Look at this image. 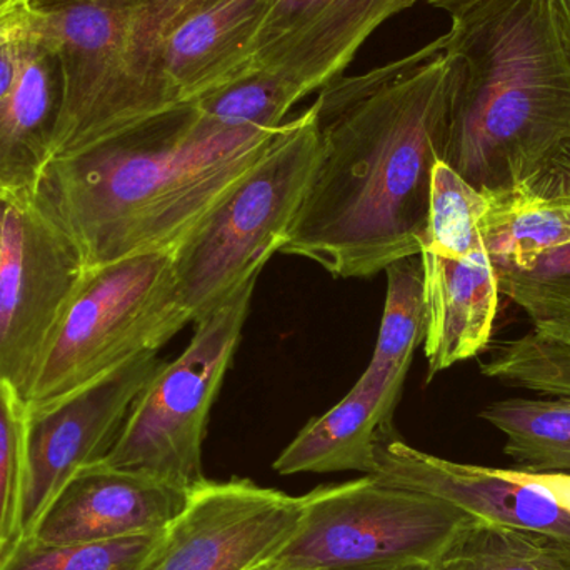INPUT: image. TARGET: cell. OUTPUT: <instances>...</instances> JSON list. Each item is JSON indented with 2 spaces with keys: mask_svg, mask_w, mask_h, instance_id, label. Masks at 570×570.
Here are the masks:
<instances>
[{
  "mask_svg": "<svg viewBox=\"0 0 570 570\" xmlns=\"http://www.w3.org/2000/svg\"><path fill=\"white\" fill-rule=\"evenodd\" d=\"M459 62L444 37L315 99L321 157L279 253L338 279L421 254L432 169L444 156Z\"/></svg>",
  "mask_w": 570,
  "mask_h": 570,
  "instance_id": "cell-1",
  "label": "cell"
},
{
  "mask_svg": "<svg viewBox=\"0 0 570 570\" xmlns=\"http://www.w3.org/2000/svg\"><path fill=\"white\" fill-rule=\"evenodd\" d=\"M279 129L224 126L177 104L70 156L53 157L30 203L86 269L176 250L246 176Z\"/></svg>",
  "mask_w": 570,
  "mask_h": 570,
  "instance_id": "cell-2",
  "label": "cell"
},
{
  "mask_svg": "<svg viewBox=\"0 0 570 570\" xmlns=\"http://www.w3.org/2000/svg\"><path fill=\"white\" fill-rule=\"evenodd\" d=\"M458 59L442 160L482 193L528 183L570 136V49L554 0H481L451 13Z\"/></svg>",
  "mask_w": 570,
  "mask_h": 570,
  "instance_id": "cell-3",
  "label": "cell"
},
{
  "mask_svg": "<svg viewBox=\"0 0 570 570\" xmlns=\"http://www.w3.org/2000/svg\"><path fill=\"white\" fill-rule=\"evenodd\" d=\"M173 250L86 269L67 302L22 399L47 407L147 352L189 324Z\"/></svg>",
  "mask_w": 570,
  "mask_h": 570,
  "instance_id": "cell-4",
  "label": "cell"
},
{
  "mask_svg": "<svg viewBox=\"0 0 570 570\" xmlns=\"http://www.w3.org/2000/svg\"><path fill=\"white\" fill-rule=\"evenodd\" d=\"M321 157L312 104L285 120L246 176L174 250L190 321H199L279 253Z\"/></svg>",
  "mask_w": 570,
  "mask_h": 570,
  "instance_id": "cell-5",
  "label": "cell"
},
{
  "mask_svg": "<svg viewBox=\"0 0 570 570\" xmlns=\"http://www.w3.org/2000/svg\"><path fill=\"white\" fill-rule=\"evenodd\" d=\"M259 276L253 274L194 322L193 341L176 361L157 368L99 464L149 475L189 494L206 484L203 445L210 409L239 345Z\"/></svg>",
  "mask_w": 570,
  "mask_h": 570,
  "instance_id": "cell-6",
  "label": "cell"
},
{
  "mask_svg": "<svg viewBox=\"0 0 570 570\" xmlns=\"http://www.w3.org/2000/svg\"><path fill=\"white\" fill-rule=\"evenodd\" d=\"M471 521L449 502L365 475L304 495L297 528L266 562L287 570L438 564Z\"/></svg>",
  "mask_w": 570,
  "mask_h": 570,
  "instance_id": "cell-7",
  "label": "cell"
},
{
  "mask_svg": "<svg viewBox=\"0 0 570 570\" xmlns=\"http://www.w3.org/2000/svg\"><path fill=\"white\" fill-rule=\"evenodd\" d=\"M86 267L30 200H10L0 254V382L22 402Z\"/></svg>",
  "mask_w": 570,
  "mask_h": 570,
  "instance_id": "cell-8",
  "label": "cell"
},
{
  "mask_svg": "<svg viewBox=\"0 0 570 570\" xmlns=\"http://www.w3.org/2000/svg\"><path fill=\"white\" fill-rule=\"evenodd\" d=\"M163 364L157 352H147L47 407L23 411L26 494L20 539L36 532L73 475L107 458L134 402Z\"/></svg>",
  "mask_w": 570,
  "mask_h": 570,
  "instance_id": "cell-9",
  "label": "cell"
},
{
  "mask_svg": "<svg viewBox=\"0 0 570 570\" xmlns=\"http://www.w3.org/2000/svg\"><path fill=\"white\" fill-rule=\"evenodd\" d=\"M304 498L247 479L207 481L160 532L139 570H247L297 528Z\"/></svg>",
  "mask_w": 570,
  "mask_h": 570,
  "instance_id": "cell-10",
  "label": "cell"
},
{
  "mask_svg": "<svg viewBox=\"0 0 570 570\" xmlns=\"http://www.w3.org/2000/svg\"><path fill=\"white\" fill-rule=\"evenodd\" d=\"M371 475L449 502L475 521L541 532L570 546V511L546 474L445 461L411 448L391 432L379 444Z\"/></svg>",
  "mask_w": 570,
  "mask_h": 570,
  "instance_id": "cell-11",
  "label": "cell"
},
{
  "mask_svg": "<svg viewBox=\"0 0 570 570\" xmlns=\"http://www.w3.org/2000/svg\"><path fill=\"white\" fill-rule=\"evenodd\" d=\"M419 0H277L254 49V72L274 73L302 97L338 79L365 40Z\"/></svg>",
  "mask_w": 570,
  "mask_h": 570,
  "instance_id": "cell-12",
  "label": "cell"
},
{
  "mask_svg": "<svg viewBox=\"0 0 570 570\" xmlns=\"http://www.w3.org/2000/svg\"><path fill=\"white\" fill-rule=\"evenodd\" d=\"M190 494L137 472L90 465L63 488L30 538L42 544H90L163 532Z\"/></svg>",
  "mask_w": 570,
  "mask_h": 570,
  "instance_id": "cell-13",
  "label": "cell"
},
{
  "mask_svg": "<svg viewBox=\"0 0 570 570\" xmlns=\"http://www.w3.org/2000/svg\"><path fill=\"white\" fill-rule=\"evenodd\" d=\"M277 0H214L184 20L164 52L176 104L196 102L254 72L257 37Z\"/></svg>",
  "mask_w": 570,
  "mask_h": 570,
  "instance_id": "cell-14",
  "label": "cell"
},
{
  "mask_svg": "<svg viewBox=\"0 0 570 570\" xmlns=\"http://www.w3.org/2000/svg\"><path fill=\"white\" fill-rule=\"evenodd\" d=\"M429 379L484 351L494 332L499 281L485 250L448 257L422 249Z\"/></svg>",
  "mask_w": 570,
  "mask_h": 570,
  "instance_id": "cell-15",
  "label": "cell"
},
{
  "mask_svg": "<svg viewBox=\"0 0 570 570\" xmlns=\"http://www.w3.org/2000/svg\"><path fill=\"white\" fill-rule=\"evenodd\" d=\"M60 97L56 59L30 32L23 13L19 73L12 89L0 99V196L32 199L53 157Z\"/></svg>",
  "mask_w": 570,
  "mask_h": 570,
  "instance_id": "cell-16",
  "label": "cell"
},
{
  "mask_svg": "<svg viewBox=\"0 0 570 570\" xmlns=\"http://www.w3.org/2000/svg\"><path fill=\"white\" fill-rule=\"evenodd\" d=\"M401 397L355 382L338 404L312 419L274 462L283 475L355 471L374 474L377 449L394 432L392 419Z\"/></svg>",
  "mask_w": 570,
  "mask_h": 570,
  "instance_id": "cell-17",
  "label": "cell"
},
{
  "mask_svg": "<svg viewBox=\"0 0 570 570\" xmlns=\"http://www.w3.org/2000/svg\"><path fill=\"white\" fill-rule=\"evenodd\" d=\"M482 247L498 267H528L541 254L570 243V209L544 203L524 186L485 193Z\"/></svg>",
  "mask_w": 570,
  "mask_h": 570,
  "instance_id": "cell-18",
  "label": "cell"
},
{
  "mask_svg": "<svg viewBox=\"0 0 570 570\" xmlns=\"http://www.w3.org/2000/svg\"><path fill=\"white\" fill-rule=\"evenodd\" d=\"M385 273L384 315L374 355L358 381L401 397L415 347L425 334L421 257L397 261Z\"/></svg>",
  "mask_w": 570,
  "mask_h": 570,
  "instance_id": "cell-19",
  "label": "cell"
},
{
  "mask_svg": "<svg viewBox=\"0 0 570 570\" xmlns=\"http://www.w3.org/2000/svg\"><path fill=\"white\" fill-rule=\"evenodd\" d=\"M481 417L508 438L504 452L519 471L570 474V397L508 399L488 405Z\"/></svg>",
  "mask_w": 570,
  "mask_h": 570,
  "instance_id": "cell-20",
  "label": "cell"
},
{
  "mask_svg": "<svg viewBox=\"0 0 570 570\" xmlns=\"http://www.w3.org/2000/svg\"><path fill=\"white\" fill-rule=\"evenodd\" d=\"M438 570H570V546L551 535L471 521L435 564Z\"/></svg>",
  "mask_w": 570,
  "mask_h": 570,
  "instance_id": "cell-21",
  "label": "cell"
},
{
  "mask_svg": "<svg viewBox=\"0 0 570 570\" xmlns=\"http://www.w3.org/2000/svg\"><path fill=\"white\" fill-rule=\"evenodd\" d=\"M488 209V194L475 189L444 160H438L432 169L428 230L422 249L448 257H465L484 250L481 227Z\"/></svg>",
  "mask_w": 570,
  "mask_h": 570,
  "instance_id": "cell-22",
  "label": "cell"
},
{
  "mask_svg": "<svg viewBox=\"0 0 570 570\" xmlns=\"http://www.w3.org/2000/svg\"><path fill=\"white\" fill-rule=\"evenodd\" d=\"M499 291L518 304L539 334L570 338V243L528 267H498Z\"/></svg>",
  "mask_w": 570,
  "mask_h": 570,
  "instance_id": "cell-23",
  "label": "cell"
},
{
  "mask_svg": "<svg viewBox=\"0 0 570 570\" xmlns=\"http://www.w3.org/2000/svg\"><path fill=\"white\" fill-rule=\"evenodd\" d=\"M156 534L130 535L90 544H42L20 539L0 561V570H139Z\"/></svg>",
  "mask_w": 570,
  "mask_h": 570,
  "instance_id": "cell-24",
  "label": "cell"
},
{
  "mask_svg": "<svg viewBox=\"0 0 570 570\" xmlns=\"http://www.w3.org/2000/svg\"><path fill=\"white\" fill-rule=\"evenodd\" d=\"M302 99L291 83L256 70L194 104L204 116L224 126L274 130L283 126L288 110Z\"/></svg>",
  "mask_w": 570,
  "mask_h": 570,
  "instance_id": "cell-25",
  "label": "cell"
},
{
  "mask_svg": "<svg viewBox=\"0 0 570 570\" xmlns=\"http://www.w3.org/2000/svg\"><path fill=\"white\" fill-rule=\"evenodd\" d=\"M482 374L539 394L570 397V338L532 331L502 345Z\"/></svg>",
  "mask_w": 570,
  "mask_h": 570,
  "instance_id": "cell-26",
  "label": "cell"
},
{
  "mask_svg": "<svg viewBox=\"0 0 570 570\" xmlns=\"http://www.w3.org/2000/svg\"><path fill=\"white\" fill-rule=\"evenodd\" d=\"M26 494V412L0 382V561L22 538Z\"/></svg>",
  "mask_w": 570,
  "mask_h": 570,
  "instance_id": "cell-27",
  "label": "cell"
},
{
  "mask_svg": "<svg viewBox=\"0 0 570 570\" xmlns=\"http://www.w3.org/2000/svg\"><path fill=\"white\" fill-rule=\"evenodd\" d=\"M522 186L544 203L570 207V136Z\"/></svg>",
  "mask_w": 570,
  "mask_h": 570,
  "instance_id": "cell-28",
  "label": "cell"
},
{
  "mask_svg": "<svg viewBox=\"0 0 570 570\" xmlns=\"http://www.w3.org/2000/svg\"><path fill=\"white\" fill-rule=\"evenodd\" d=\"M27 2L0 33V99H3L12 89L17 73H19L23 40V13H26Z\"/></svg>",
  "mask_w": 570,
  "mask_h": 570,
  "instance_id": "cell-29",
  "label": "cell"
},
{
  "mask_svg": "<svg viewBox=\"0 0 570 570\" xmlns=\"http://www.w3.org/2000/svg\"><path fill=\"white\" fill-rule=\"evenodd\" d=\"M421 2L429 3V6L435 7V9L445 10L451 13L459 12V10L465 9V7L474 6V3L481 2V0H421Z\"/></svg>",
  "mask_w": 570,
  "mask_h": 570,
  "instance_id": "cell-30",
  "label": "cell"
},
{
  "mask_svg": "<svg viewBox=\"0 0 570 570\" xmlns=\"http://www.w3.org/2000/svg\"><path fill=\"white\" fill-rule=\"evenodd\" d=\"M558 9L559 20H561L562 30H564L566 40L570 49V0H554Z\"/></svg>",
  "mask_w": 570,
  "mask_h": 570,
  "instance_id": "cell-31",
  "label": "cell"
},
{
  "mask_svg": "<svg viewBox=\"0 0 570 570\" xmlns=\"http://www.w3.org/2000/svg\"><path fill=\"white\" fill-rule=\"evenodd\" d=\"M27 0H23V2H20L19 6L12 7V9L6 10V12L0 13V33H2V30L6 29L7 23L10 22V20L13 19V17L17 16V13L20 12V9H22L23 6H26Z\"/></svg>",
  "mask_w": 570,
  "mask_h": 570,
  "instance_id": "cell-32",
  "label": "cell"
},
{
  "mask_svg": "<svg viewBox=\"0 0 570 570\" xmlns=\"http://www.w3.org/2000/svg\"><path fill=\"white\" fill-rule=\"evenodd\" d=\"M10 200L0 196V254H2L3 226H6L7 210H9Z\"/></svg>",
  "mask_w": 570,
  "mask_h": 570,
  "instance_id": "cell-33",
  "label": "cell"
},
{
  "mask_svg": "<svg viewBox=\"0 0 570 570\" xmlns=\"http://www.w3.org/2000/svg\"><path fill=\"white\" fill-rule=\"evenodd\" d=\"M20 2H23V0H0V13L19 6Z\"/></svg>",
  "mask_w": 570,
  "mask_h": 570,
  "instance_id": "cell-34",
  "label": "cell"
},
{
  "mask_svg": "<svg viewBox=\"0 0 570 570\" xmlns=\"http://www.w3.org/2000/svg\"><path fill=\"white\" fill-rule=\"evenodd\" d=\"M247 570H287V569H281L276 568V566L269 564V562H259V564L253 566V568H249Z\"/></svg>",
  "mask_w": 570,
  "mask_h": 570,
  "instance_id": "cell-35",
  "label": "cell"
},
{
  "mask_svg": "<svg viewBox=\"0 0 570 570\" xmlns=\"http://www.w3.org/2000/svg\"><path fill=\"white\" fill-rule=\"evenodd\" d=\"M405 570H438V568H435V564H428V566H415V568L405 569Z\"/></svg>",
  "mask_w": 570,
  "mask_h": 570,
  "instance_id": "cell-36",
  "label": "cell"
},
{
  "mask_svg": "<svg viewBox=\"0 0 570 570\" xmlns=\"http://www.w3.org/2000/svg\"><path fill=\"white\" fill-rule=\"evenodd\" d=\"M569 209H570V207H569Z\"/></svg>",
  "mask_w": 570,
  "mask_h": 570,
  "instance_id": "cell-37",
  "label": "cell"
}]
</instances>
